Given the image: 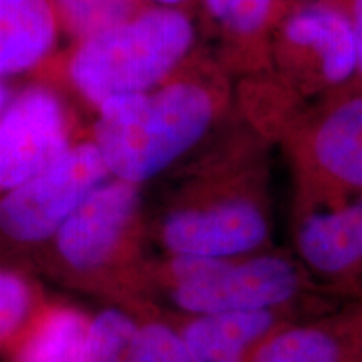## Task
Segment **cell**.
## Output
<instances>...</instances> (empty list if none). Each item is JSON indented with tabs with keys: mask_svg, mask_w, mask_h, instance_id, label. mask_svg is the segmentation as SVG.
<instances>
[{
	"mask_svg": "<svg viewBox=\"0 0 362 362\" xmlns=\"http://www.w3.org/2000/svg\"><path fill=\"white\" fill-rule=\"evenodd\" d=\"M94 139L112 178H155L206 133L214 103L202 86L175 83L99 104Z\"/></svg>",
	"mask_w": 362,
	"mask_h": 362,
	"instance_id": "6da1fadb",
	"label": "cell"
},
{
	"mask_svg": "<svg viewBox=\"0 0 362 362\" xmlns=\"http://www.w3.org/2000/svg\"><path fill=\"white\" fill-rule=\"evenodd\" d=\"M192 42L187 16L170 7L144 8L123 24L76 42L66 74L72 88L98 107L112 96L155 89Z\"/></svg>",
	"mask_w": 362,
	"mask_h": 362,
	"instance_id": "7a4b0ae2",
	"label": "cell"
},
{
	"mask_svg": "<svg viewBox=\"0 0 362 362\" xmlns=\"http://www.w3.org/2000/svg\"><path fill=\"white\" fill-rule=\"evenodd\" d=\"M107 178L111 175L96 144L74 143L47 170L0 197V233L19 245L52 240Z\"/></svg>",
	"mask_w": 362,
	"mask_h": 362,
	"instance_id": "3957f363",
	"label": "cell"
},
{
	"mask_svg": "<svg viewBox=\"0 0 362 362\" xmlns=\"http://www.w3.org/2000/svg\"><path fill=\"white\" fill-rule=\"evenodd\" d=\"M173 298L198 315L255 312L284 304L297 292L298 277L291 262L257 257L247 262L176 257Z\"/></svg>",
	"mask_w": 362,
	"mask_h": 362,
	"instance_id": "277c9868",
	"label": "cell"
},
{
	"mask_svg": "<svg viewBox=\"0 0 362 362\" xmlns=\"http://www.w3.org/2000/svg\"><path fill=\"white\" fill-rule=\"evenodd\" d=\"M71 116L47 83L13 94L0 115V197L42 173L72 146Z\"/></svg>",
	"mask_w": 362,
	"mask_h": 362,
	"instance_id": "5b68a950",
	"label": "cell"
},
{
	"mask_svg": "<svg viewBox=\"0 0 362 362\" xmlns=\"http://www.w3.org/2000/svg\"><path fill=\"white\" fill-rule=\"evenodd\" d=\"M138 208V185L107 178L54 235L57 257L78 274L106 267L123 245Z\"/></svg>",
	"mask_w": 362,
	"mask_h": 362,
	"instance_id": "8992f818",
	"label": "cell"
},
{
	"mask_svg": "<svg viewBox=\"0 0 362 362\" xmlns=\"http://www.w3.org/2000/svg\"><path fill=\"white\" fill-rule=\"evenodd\" d=\"M267 232L265 216L253 203L230 200L176 211L163 225V242L176 257L226 260L259 247Z\"/></svg>",
	"mask_w": 362,
	"mask_h": 362,
	"instance_id": "52a82bcc",
	"label": "cell"
},
{
	"mask_svg": "<svg viewBox=\"0 0 362 362\" xmlns=\"http://www.w3.org/2000/svg\"><path fill=\"white\" fill-rule=\"evenodd\" d=\"M59 34L52 0H0V81L39 69Z\"/></svg>",
	"mask_w": 362,
	"mask_h": 362,
	"instance_id": "ba28073f",
	"label": "cell"
},
{
	"mask_svg": "<svg viewBox=\"0 0 362 362\" xmlns=\"http://www.w3.org/2000/svg\"><path fill=\"white\" fill-rule=\"evenodd\" d=\"M284 34L292 44L315 52L329 83H344L357 71L354 25L336 8H302L285 22Z\"/></svg>",
	"mask_w": 362,
	"mask_h": 362,
	"instance_id": "9c48e42d",
	"label": "cell"
},
{
	"mask_svg": "<svg viewBox=\"0 0 362 362\" xmlns=\"http://www.w3.org/2000/svg\"><path fill=\"white\" fill-rule=\"evenodd\" d=\"M298 250L325 274L362 264V194L347 206L310 215L298 230Z\"/></svg>",
	"mask_w": 362,
	"mask_h": 362,
	"instance_id": "30bf717a",
	"label": "cell"
},
{
	"mask_svg": "<svg viewBox=\"0 0 362 362\" xmlns=\"http://www.w3.org/2000/svg\"><path fill=\"white\" fill-rule=\"evenodd\" d=\"M272 324L274 317L269 310L200 315L187 325L181 341L189 362H243L248 346Z\"/></svg>",
	"mask_w": 362,
	"mask_h": 362,
	"instance_id": "8fae6325",
	"label": "cell"
},
{
	"mask_svg": "<svg viewBox=\"0 0 362 362\" xmlns=\"http://www.w3.org/2000/svg\"><path fill=\"white\" fill-rule=\"evenodd\" d=\"M314 153L325 173L362 192V96L325 117L315 133Z\"/></svg>",
	"mask_w": 362,
	"mask_h": 362,
	"instance_id": "7c38bea8",
	"label": "cell"
},
{
	"mask_svg": "<svg viewBox=\"0 0 362 362\" xmlns=\"http://www.w3.org/2000/svg\"><path fill=\"white\" fill-rule=\"evenodd\" d=\"M90 320L71 307H54L42 315L22 344L16 362H78Z\"/></svg>",
	"mask_w": 362,
	"mask_h": 362,
	"instance_id": "4fadbf2b",
	"label": "cell"
},
{
	"mask_svg": "<svg viewBox=\"0 0 362 362\" xmlns=\"http://www.w3.org/2000/svg\"><path fill=\"white\" fill-rule=\"evenodd\" d=\"M62 33L76 42L123 24L139 12L138 0H52Z\"/></svg>",
	"mask_w": 362,
	"mask_h": 362,
	"instance_id": "5bb4252c",
	"label": "cell"
},
{
	"mask_svg": "<svg viewBox=\"0 0 362 362\" xmlns=\"http://www.w3.org/2000/svg\"><path fill=\"white\" fill-rule=\"evenodd\" d=\"M344 349L332 334L317 327L285 330L269 339L253 362H342Z\"/></svg>",
	"mask_w": 362,
	"mask_h": 362,
	"instance_id": "9a60e30c",
	"label": "cell"
},
{
	"mask_svg": "<svg viewBox=\"0 0 362 362\" xmlns=\"http://www.w3.org/2000/svg\"><path fill=\"white\" fill-rule=\"evenodd\" d=\"M136 330L133 319L124 312H101L90 320L78 362H128Z\"/></svg>",
	"mask_w": 362,
	"mask_h": 362,
	"instance_id": "2e32d148",
	"label": "cell"
},
{
	"mask_svg": "<svg viewBox=\"0 0 362 362\" xmlns=\"http://www.w3.org/2000/svg\"><path fill=\"white\" fill-rule=\"evenodd\" d=\"M35 302L30 280L21 272L0 267V344L27 322Z\"/></svg>",
	"mask_w": 362,
	"mask_h": 362,
	"instance_id": "e0dca14e",
	"label": "cell"
},
{
	"mask_svg": "<svg viewBox=\"0 0 362 362\" xmlns=\"http://www.w3.org/2000/svg\"><path fill=\"white\" fill-rule=\"evenodd\" d=\"M128 362H189L181 336L163 324H148L134 334Z\"/></svg>",
	"mask_w": 362,
	"mask_h": 362,
	"instance_id": "ac0fdd59",
	"label": "cell"
},
{
	"mask_svg": "<svg viewBox=\"0 0 362 362\" xmlns=\"http://www.w3.org/2000/svg\"><path fill=\"white\" fill-rule=\"evenodd\" d=\"M208 11L237 34L257 33L269 17L272 0H206Z\"/></svg>",
	"mask_w": 362,
	"mask_h": 362,
	"instance_id": "d6986e66",
	"label": "cell"
},
{
	"mask_svg": "<svg viewBox=\"0 0 362 362\" xmlns=\"http://www.w3.org/2000/svg\"><path fill=\"white\" fill-rule=\"evenodd\" d=\"M354 35H356V57L357 71L362 74V0H354Z\"/></svg>",
	"mask_w": 362,
	"mask_h": 362,
	"instance_id": "ffe728a7",
	"label": "cell"
},
{
	"mask_svg": "<svg viewBox=\"0 0 362 362\" xmlns=\"http://www.w3.org/2000/svg\"><path fill=\"white\" fill-rule=\"evenodd\" d=\"M12 96L13 94L11 93V89H8L6 81H0V115H2V111L6 110L7 104L11 103Z\"/></svg>",
	"mask_w": 362,
	"mask_h": 362,
	"instance_id": "44dd1931",
	"label": "cell"
},
{
	"mask_svg": "<svg viewBox=\"0 0 362 362\" xmlns=\"http://www.w3.org/2000/svg\"><path fill=\"white\" fill-rule=\"evenodd\" d=\"M153 2L161 4V6H175V4L181 2V0H153Z\"/></svg>",
	"mask_w": 362,
	"mask_h": 362,
	"instance_id": "7402d4cb",
	"label": "cell"
}]
</instances>
